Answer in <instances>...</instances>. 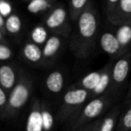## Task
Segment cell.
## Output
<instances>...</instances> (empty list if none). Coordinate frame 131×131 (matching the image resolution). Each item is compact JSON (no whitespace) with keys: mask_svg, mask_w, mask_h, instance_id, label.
I'll use <instances>...</instances> for the list:
<instances>
[{"mask_svg":"<svg viewBox=\"0 0 131 131\" xmlns=\"http://www.w3.org/2000/svg\"><path fill=\"white\" fill-rule=\"evenodd\" d=\"M61 46H62V40L58 36L53 35L49 38H47L44 45L43 49H42L44 59L50 60V59L53 58L58 53V51L60 50Z\"/></svg>","mask_w":131,"mask_h":131,"instance_id":"cell-15","label":"cell"},{"mask_svg":"<svg viewBox=\"0 0 131 131\" xmlns=\"http://www.w3.org/2000/svg\"><path fill=\"white\" fill-rule=\"evenodd\" d=\"M42 119H43L44 131H53L54 126V116L49 104L45 101H41Z\"/></svg>","mask_w":131,"mask_h":131,"instance_id":"cell-18","label":"cell"},{"mask_svg":"<svg viewBox=\"0 0 131 131\" xmlns=\"http://www.w3.org/2000/svg\"><path fill=\"white\" fill-rule=\"evenodd\" d=\"M5 19H4V16L3 14H1V12H0V29H3L4 27H5Z\"/></svg>","mask_w":131,"mask_h":131,"instance_id":"cell-31","label":"cell"},{"mask_svg":"<svg viewBox=\"0 0 131 131\" xmlns=\"http://www.w3.org/2000/svg\"><path fill=\"white\" fill-rule=\"evenodd\" d=\"M94 123H95V121H93V122L89 123L88 125H85V126L81 127V128H78V129H76L75 131H92V128L94 127Z\"/></svg>","mask_w":131,"mask_h":131,"instance_id":"cell-28","label":"cell"},{"mask_svg":"<svg viewBox=\"0 0 131 131\" xmlns=\"http://www.w3.org/2000/svg\"><path fill=\"white\" fill-rule=\"evenodd\" d=\"M19 77L20 73L18 75L16 70L13 66L9 64L0 66V85L8 94L14 88Z\"/></svg>","mask_w":131,"mask_h":131,"instance_id":"cell-10","label":"cell"},{"mask_svg":"<svg viewBox=\"0 0 131 131\" xmlns=\"http://www.w3.org/2000/svg\"><path fill=\"white\" fill-rule=\"evenodd\" d=\"M128 109L119 115L117 131H131V104Z\"/></svg>","mask_w":131,"mask_h":131,"instance_id":"cell-21","label":"cell"},{"mask_svg":"<svg viewBox=\"0 0 131 131\" xmlns=\"http://www.w3.org/2000/svg\"><path fill=\"white\" fill-rule=\"evenodd\" d=\"M112 64H107L105 67L102 69V76L100 81L95 86V88L91 92L92 97L100 96L106 94H109L111 91V86H112Z\"/></svg>","mask_w":131,"mask_h":131,"instance_id":"cell-11","label":"cell"},{"mask_svg":"<svg viewBox=\"0 0 131 131\" xmlns=\"http://www.w3.org/2000/svg\"><path fill=\"white\" fill-rule=\"evenodd\" d=\"M100 121L101 119H96V121H95L92 131H99V128H100Z\"/></svg>","mask_w":131,"mask_h":131,"instance_id":"cell-30","label":"cell"},{"mask_svg":"<svg viewBox=\"0 0 131 131\" xmlns=\"http://www.w3.org/2000/svg\"><path fill=\"white\" fill-rule=\"evenodd\" d=\"M119 2V0H105V6H106L105 11H106L107 18L112 15V14L114 12V10L117 7Z\"/></svg>","mask_w":131,"mask_h":131,"instance_id":"cell-26","label":"cell"},{"mask_svg":"<svg viewBox=\"0 0 131 131\" xmlns=\"http://www.w3.org/2000/svg\"><path fill=\"white\" fill-rule=\"evenodd\" d=\"M33 91V80L27 73L21 72L17 83L8 95L4 119H14L27 104Z\"/></svg>","mask_w":131,"mask_h":131,"instance_id":"cell-2","label":"cell"},{"mask_svg":"<svg viewBox=\"0 0 131 131\" xmlns=\"http://www.w3.org/2000/svg\"><path fill=\"white\" fill-rule=\"evenodd\" d=\"M64 83H65L64 75L60 71H53L49 73L45 81L47 91L53 95H57L62 91Z\"/></svg>","mask_w":131,"mask_h":131,"instance_id":"cell-12","label":"cell"},{"mask_svg":"<svg viewBox=\"0 0 131 131\" xmlns=\"http://www.w3.org/2000/svg\"><path fill=\"white\" fill-rule=\"evenodd\" d=\"M121 115V107H113L100 121L99 131H114Z\"/></svg>","mask_w":131,"mask_h":131,"instance_id":"cell-14","label":"cell"},{"mask_svg":"<svg viewBox=\"0 0 131 131\" xmlns=\"http://www.w3.org/2000/svg\"><path fill=\"white\" fill-rule=\"evenodd\" d=\"M111 104L112 98L109 94L90 98L72 119L69 121L71 129L75 131L85 125L91 123L95 119H98L108 110Z\"/></svg>","mask_w":131,"mask_h":131,"instance_id":"cell-3","label":"cell"},{"mask_svg":"<svg viewBox=\"0 0 131 131\" xmlns=\"http://www.w3.org/2000/svg\"><path fill=\"white\" fill-rule=\"evenodd\" d=\"M46 25L48 29L56 31H69L68 14L64 7L58 6L52 11L46 20Z\"/></svg>","mask_w":131,"mask_h":131,"instance_id":"cell-6","label":"cell"},{"mask_svg":"<svg viewBox=\"0 0 131 131\" xmlns=\"http://www.w3.org/2000/svg\"><path fill=\"white\" fill-rule=\"evenodd\" d=\"M25 131H44L41 101L38 98L31 102L25 124Z\"/></svg>","mask_w":131,"mask_h":131,"instance_id":"cell-7","label":"cell"},{"mask_svg":"<svg viewBox=\"0 0 131 131\" xmlns=\"http://www.w3.org/2000/svg\"><path fill=\"white\" fill-rule=\"evenodd\" d=\"M92 98L91 92L86 88L73 86L64 93L56 118L60 122H69L80 111L86 102Z\"/></svg>","mask_w":131,"mask_h":131,"instance_id":"cell-4","label":"cell"},{"mask_svg":"<svg viewBox=\"0 0 131 131\" xmlns=\"http://www.w3.org/2000/svg\"><path fill=\"white\" fill-rule=\"evenodd\" d=\"M0 12L3 14V16H8L11 14L12 12V8L11 5L8 2L5 1V0H0Z\"/></svg>","mask_w":131,"mask_h":131,"instance_id":"cell-27","label":"cell"},{"mask_svg":"<svg viewBox=\"0 0 131 131\" xmlns=\"http://www.w3.org/2000/svg\"><path fill=\"white\" fill-rule=\"evenodd\" d=\"M76 23L77 31L71 39V49L77 57L86 59L95 51L98 35V14L93 4L86 5Z\"/></svg>","mask_w":131,"mask_h":131,"instance_id":"cell-1","label":"cell"},{"mask_svg":"<svg viewBox=\"0 0 131 131\" xmlns=\"http://www.w3.org/2000/svg\"><path fill=\"white\" fill-rule=\"evenodd\" d=\"M131 69V53L127 52L118 58L112 68L111 91L115 93L123 88Z\"/></svg>","mask_w":131,"mask_h":131,"instance_id":"cell-5","label":"cell"},{"mask_svg":"<svg viewBox=\"0 0 131 131\" xmlns=\"http://www.w3.org/2000/svg\"><path fill=\"white\" fill-rule=\"evenodd\" d=\"M12 49L5 44L0 43V61H6L12 57Z\"/></svg>","mask_w":131,"mask_h":131,"instance_id":"cell-25","label":"cell"},{"mask_svg":"<svg viewBox=\"0 0 131 131\" xmlns=\"http://www.w3.org/2000/svg\"><path fill=\"white\" fill-rule=\"evenodd\" d=\"M131 104V83H130V86H129V90H128V95L126 97V101H125V104L128 105Z\"/></svg>","mask_w":131,"mask_h":131,"instance_id":"cell-29","label":"cell"},{"mask_svg":"<svg viewBox=\"0 0 131 131\" xmlns=\"http://www.w3.org/2000/svg\"><path fill=\"white\" fill-rule=\"evenodd\" d=\"M108 20L112 24L131 23V0H119L117 7Z\"/></svg>","mask_w":131,"mask_h":131,"instance_id":"cell-9","label":"cell"},{"mask_svg":"<svg viewBox=\"0 0 131 131\" xmlns=\"http://www.w3.org/2000/svg\"><path fill=\"white\" fill-rule=\"evenodd\" d=\"M99 43L103 51L112 58H119L123 55L121 44L114 33L105 31L101 35Z\"/></svg>","mask_w":131,"mask_h":131,"instance_id":"cell-8","label":"cell"},{"mask_svg":"<svg viewBox=\"0 0 131 131\" xmlns=\"http://www.w3.org/2000/svg\"><path fill=\"white\" fill-rule=\"evenodd\" d=\"M1 38H2V34H1V32H0V40H1Z\"/></svg>","mask_w":131,"mask_h":131,"instance_id":"cell-32","label":"cell"},{"mask_svg":"<svg viewBox=\"0 0 131 131\" xmlns=\"http://www.w3.org/2000/svg\"><path fill=\"white\" fill-rule=\"evenodd\" d=\"M31 38L36 44H45L47 40V31L45 28L38 26L36 27L31 32Z\"/></svg>","mask_w":131,"mask_h":131,"instance_id":"cell-23","label":"cell"},{"mask_svg":"<svg viewBox=\"0 0 131 131\" xmlns=\"http://www.w3.org/2000/svg\"><path fill=\"white\" fill-rule=\"evenodd\" d=\"M102 76V70L98 71H93L90 72L88 74H86V76H84L76 84V86H81V88H86V90L92 92L95 88V86H97V84L99 83Z\"/></svg>","mask_w":131,"mask_h":131,"instance_id":"cell-17","label":"cell"},{"mask_svg":"<svg viewBox=\"0 0 131 131\" xmlns=\"http://www.w3.org/2000/svg\"><path fill=\"white\" fill-rule=\"evenodd\" d=\"M25 59L32 63H38L44 59L43 51L36 43H26L23 50Z\"/></svg>","mask_w":131,"mask_h":131,"instance_id":"cell-16","label":"cell"},{"mask_svg":"<svg viewBox=\"0 0 131 131\" xmlns=\"http://www.w3.org/2000/svg\"><path fill=\"white\" fill-rule=\"evenodd\" d=\"M50 7L49 0H30L27 5V9L31 14H38L42 11L47 10Z\"/></svg>","mask_w":131,"mask_h":131,"instance_id":"cell-22","label":"cell"},{"mask_svg":"<svg viewBox=\"0 0 131 131\" xmlns=\"http://www.w3.org/2000/svg\"><path fill=\"white\" fill-rule=\"evenodd\" d=\"M90 0H71L70 1V10H71V18L76 23L79 14L90 3Z\"/></svg>","mask_w":131,"mask_h":131,"instance_id":"cell-20","label":"cell"},{"mask_svg":"<svg viewBox=\"0 0 131 131\" xmlns=\"http://www.w3.org/2000/svg\"><path fill=\"white\" fill-rule=\"evenodd\" d=\"M8 95L9 94L0 85V119H4V116H5L7 103H8Z\"/></svg>","mask_w":131,"mask_h":131,"instance_id":"cell-24","label":"cell"},{"mask_svg":"<svg viewBox=\"0 0 131 131\" xmlns=\"http://www.w3.org/2000/svg\"><path fill=\"white\" fill-rule=\"evenodd\" d=\"M116 26L118 28L116 29L115 35L121 44V50L124 54L127 53L131 45V23H122Z\"/></svg>","mask_w":131,"mask_h":131,"instance_id":"cell-13","label":"cell"},{"mask_svg":"<svg viewBox=\"0 0 131 131\" xmlns=\"http://www.w3.org/2000/svg\"><path fill=\"white\" fill-rule=\"evenodd\" d=\"M5 28L10 34H17L21 29V20L17 14H11L6 17Z\"/></svg>","mask_w":131,"mask_h":131,"instance_id":"cell-19","label":"cell"}]
</instances>
